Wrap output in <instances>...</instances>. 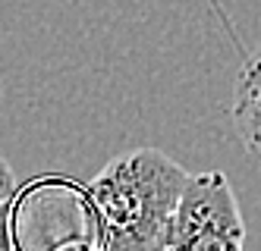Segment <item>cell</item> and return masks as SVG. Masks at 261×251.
Here are the masks:
<instances>
[{
	"instance_id": "6da1fadb",
	"label": "cell",
	"mask_w": 261,
	"mask_h": 251,
	"mask_svg": "<svg viewBox=\"0 0 261 251\" xmlns=\"http://www.w3.org/2000/svg\"><path fill=\"white\" fill-rule=\"evenodd\" d=\"M186 173L158 148L110 160L88 185V217L101 251H167V229L186 188Z\"/></svg>"
},
{
	"instance_id": "7a4b0ae2",
	"label": "cell",
	"mask_w": 261,
	"mask_h": 251,
	"mask_svg": "<svg viewBox=\"0 0 261 251\" xmlns=\"http://www.w3.org/2000/svg\"><path fill=\"white\" fill-rule=\"evenodd\" d=\"M246 220L220 170L189 173L167 229V251H242Z\"/></svg>"
},
{
	"instance_id": "3957f363",
	"label": "cell",
	"mask_w": 261,
	"mask_h": 251,
	"mask_svg": "<svg viewBox=\"0 0 261 251\" xmlns=\"http://www.w3.org/2000/svg\"><path fill=\"white\" fill-rule=\"evenodd\" d=\"M230 120L239 132L242 145L255 154H261V47L242 63V69L236 75Z\"/></svg>"
},
{
	"instance_id": "277c9868",
	"label": "cell",
	"mask_w": 261,
	"mask_h": 251,
	"mask_svg": "<svg viewBox=\"0 0 261 251\" xmlns=\"http://www.w3.org/2000/svg\"><path fill=\"white\" fill-rule=\"evenodd\" d=\"M0 251H16L13 248V201L0 204Z\"/></svg>"
},
{
	"instance_id": "5b68a950",
	"label": "cell",
	"mask_w": 261,
	"mask_h": 251,
	"mask_svg": "<svg viewBox=\"0 0 261 251\" xmlns=\"http://www.w3.org/2000/svg\"><path fill=\"white\" fill-rule=\"evenodd\" d=\"M13 191H16V176H13V166L7 163V157L0 154V204L13 201Z\"/></svg>"
},
{
	"instance_id": "8992f818",
	"label": "cell",
	"mask_w": 261,
	"mask_h": 251,
	"mask_svg": "<svg viewBox=\"0 0 261 251\" xmlns=\"http://www.w3.org/2000/svg\"><path fill=\"white\" fill-rule=\"evenodd\" d=\"M0 98H4V85H0Z\"/></svg>"
},
{
	"instance_id": "52a82bcc",
	"label": "cell",
	"mask_w": 261,
	"mask_h": 251,
	"mask_svg": "<svg viewBox=\"0 0 261 251\" xmlns=\"http://www.w3.org/2000/svg\"><path fill=\"white\" fill-rule=\"evenodd\" d=\"M95 251H101V248H95Z\"/></svg>"
}]
</instances>
